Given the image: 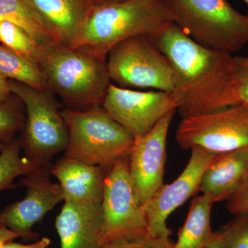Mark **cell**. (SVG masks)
Returning <instances> with one entry per match:
<instances>
[{
  "label": "cell",
  "instance_id": "603a6c76",
  "mask_svg": "<svg viewBox=\"0 0 248 248\" xmlns=\"http://www.w3.org/2000/svg\"><path fill=\"white\" fill-rule=\"evenodd\" d=\"M221 231L223 248H248V213L235 215Z\"/></svg>",
  "mask_w": 248,
  "mask_h": 248
},
{
  "label": "cell",
  "instance_id": "836d02e7",
  "mask_svg": "<svg viewBox=\"0 0 248 248\" xmlns=\"http://www.w3.org/2000/svg\"><path fill=\"white\" fill-rule=\"evenodd\" d=\"M244 1L248 5V0H244Z\"/></svg>",
  "mask_w": 248,
  "mask_h": 248
},
{
  "label": "cell",
  "instance_id": "1f68e13d",
  "mask_svg": "<svg viewBox=\"0 0 248 248\" xmlns=\"http://www.w3.org/2000/svg\"><path fill=\"white\" fill-rule=\"evenodd\" d=\"M125 1V0H91L93 6L94 5H101L112 4V3L120 2V1Z\"/></svg>",
  "mask_w": 248,
  "mask_h": 248
},
{
  "label": "cell",
  "instance_id": "7402d4cb",
  "mask_svg": "<svg viewBox=\"0 0 248 248\" xmlns=\"http://www.w3.org/2000/svg\"><path fill=\"white\" fill-rule=\"evenodd\" d=\"M0 42L18 55L37 63L40 46L16 24L6 21L0 22Z\"/></svg>",
  "mask_w": 248,
  "mask_h": 248
},
{
  "label": "cell",
  "instance_id": "d6a6232c",
  "mask_svg": "<svg viewBox=\"0 0 248 248\" xmlns=\"http://www.w3.org/2000/svg\"><path fill=\"white\" fill-rule=\"evenodd\" d=\"M4 226L3 225L2 216H1V213H0V227Z\"/></svg>",
  "mask_w": 248,
  "mask_h": 248
},
{
  "label": "cell",
  "instance_id": "44dd1931",
  "mask_svg": "<svg viewBox=\"0 0 248 248\" xmlns=\"http://www.w3.org/2000/svg\"><path fill=\"white\" fill-rule=\"evenodd\" d=\"M19 140L0 143V192L16 187L15 179L42 167L27 156H23Z\"/></svg>",
  "mask_w": 248,
  "mask_h": 248
},
{
  "label": "cell",
  "instance_id": "4fadbf2b",
  "mask_svg": "<svg viewBox=\"0 0 248 248\" xmlns=\"http://www.w3.org/2000/svg\"><path fill=\"white\" fill-rule=\"evenodd\" d=\"M51 167H41L24 176L17 186L27 187V195L1 213L4 226L22 237L33 239L37 236L32 232V227L64 201L61 186L50 178Z\"/></svg>",
  "mask_w": 248,
  "mask_h": 248
},
{
  "label": "cell",
  "instance_id": "ba28073f",
  "mask_svg": "<svg viewBox=\"0 0 248 248\" xmlns=\"http://www.w3.org/2000/svg\"><path fill=\"white\" fill-rule=\"evenodd\" d=\"M110 79L121 88L174 91L170 62L147 36L121 42L107 55Z\"/></svg>",
  "mask_w": 248,
  "mask_h": 248
},
{
  "label": "cell",
  "instance_id": "9a60e30c",
  "mask_svg": "<svg viewBox=\"0 0 248 248\" xmlns=\"http://www.w3.org/2000/svg\"><path fill=\"white\" fill-rule=\"evenodd\" d=\"M102 203L65 202L55 221L61 248H102Z\"/></svg>",
  "mask_w": 248,
  "mask_h": 248
},
{
  "label": "cell",
  "instance_id": "5bb4252c",
  "mask_svg": "<svg viewBox=\"0 0 248 248\" xmlns=\"http://www.w3.org/2000/svg\"><path fill=\"white\" fill-rule=\"evenodd\" d=\"M108 169L63 156L50 173L58 179L65 202L86 205L102 203Z\"/></svg>",
  "mask_w": 248,
  "mask_h": 248
},
{
  "label": "cell",
  "instance_id": "277c9868",
  "mask_svg": "<svg viewBox=\"0 0 248 248\" xmlns=\"http://www.w3.org/2000/svg\"><path fill=\"white\" fill-rule=\"evenodd\" d=\"M172 22L200 45L230 54L248 45V16L227 0H166Z\"/></svg>",
  "mask_w": 248,
  "mask_h": 248
},
{
  "label": "cell",
  "instance_id": "484cf974",
  "mask_svg": "<svg viewBox=\"0 0 248 248\" xmlns=\"http://www.w3.org/2000/svg\"><path fill=\"white\" fill-rule=\"evenodd\" d=\"M172 246L170 238H155L146 235L137 239L107 245L102 248H172Z\"/></svg>",
  "mask_w": 248,
  "mask_h": 248
},
{
  "label": "cell",
  "instance_id": "ffe728a7",
  "mask_svg": "<svg viewBox=\"0 0 248 248\" xmlns=\"http://www.w3.org/2000/svg\"><path fill=\"white\" fill-rule=\"evenodd\" d=\"M0 74L41 90H49L40 66L32 60L0 45ZM50 91V90H49Z\"/></svg>",
  "mask_w": 248,
  "mask_h": 248
},
{
  "label": "cell",
  "instance_id": "9c48e42d",
  "mask_svg": "<svg viewBox=\"0 0 248 248\" xmlns=\"http://www.w3.org/2000/svg\"><path fill=\"white\" fill-rule=\"evenodd\" d=\"M176 140L184 149L216 155L248 148V107L242 104L182 119Z\"/></svg>",
  "mask_w": 248,
  "mask_h": 248
},
{
  "label": "cell",
  "instance_id": "e0dca14e",
  "mask_svg": "<svg viewBox=\"0 0 248 248\" xmlns=\"http://www.w3.org/2000/svg\"><path fill=\"white\" fill-rule=\"evenodd\" d=\"M248 174V148L217 155L204 172L200 191L214 202L229 200Z\"/></svg>",
  "mask_w": 248,
  "mask_h": 248
},
{
  "label": "cell",
  "instance_id": "cb8c5ba5",
  "mask_svg": "<svg viewBox=\"0 0 248 248\" xmlns=\"http://www.w3.org/2000/svg\"><path fill=\"white\" fill-rule=\"evenodd\" d=\"M24 116L16 108L0 102V143L14 141L15 134L24 128Z\"/></svg>",
  "mask_w": 248,
  "mask_h": 248
},
{
  "label": "cell",
  "instance_id": "8992f818",
  "mask_svg": "<svg viewBox=\"0 0 248 248\" xmlns=\"http://www.w3.org/2000/svg\"><path fill=\"white\" fill-rule=\"evenodd\" d=\"M11 92L25 106L27 120L20 142L24 155L42 167H51L52 159L68 148L69 137L58 102L49 90L9 81Z\"/></svg>",
  "mask_w": 248,
  "mask_h": 248
},
{
  "label": "cell",
  "instance_id": "52a82bcc",
  "mask_svg": "<svg viewBox=\"0 0 248 248\" xmlns=\"http://www.w3.org/2000/svg\"><path fill=\"white\" fill-rule=\"evenodd\" d=\"M102 247L148 235L143 205L139 202L129 172L128 156L108 169L102 202Z\"/></svg>",
  "mask_w": 248,
  "mask_h": 248
},
{
  "label": "cell",
  "instance_id": "5b68a950",
  "mask_svg": "<svg viewBox=\"0 0 248 248\" xmlns=\"http://www.w3.org/2000/svg\"><path fill=\"white\" fill-rule=\"evenodd\" d=\"M62 114L69 137L64 157L110 169L128 156L135 139L102 107L66 108Z\"/></svg>",
  "mask_w": 248,
  "mask_h": 248
},
{
  "label": "cell",
  "instance_id": "4316f807",
  "mask_svg": "<svg viewBox=\"0 0 248 248\" xmlns=\"http://www.w3.org/2000/svg\"><path fill=\"white\" fill-rule=\"evenodd\" d=\"M228 209L234 215L248 213V174L239 190L228 200Z\"/></svg>",
  "mask_w": 248,
  "mask_h": 248
},
{
  "label": "cell",
  "instance_id": "7c38bea8",
  "mask_svg": "<svg viewBox=\"0 0 248 248\" xmlns=\"http://www.w3.org/2000/svg\"><path fill=\"white\" fill-rule=\"evenodd\" d=\"M176 111L163 117L146 135L135 139L129 153V172L141 205L164 184L166 142Z\"/></svg>",
  "mask_w": 248,
  "mask_h": 248
},
{
  "label": "cell",
  "instance_id": "30bf717a",
  "mask_svg": "<svg viewBox=\"0 0 248 248\" xmlns=\"http://www.w3.org/2000/svg\"><path fill=\"white\" fill-rule=\"evenodd\" d=\"M102 107L135 140L149 133L170 112L177 110L172 93L140 92L118 87L112 83Z\"/></svg>",
  "mask_w": 248,
  "mask_h": 248
},
{
  "label": "cell",
  "instance_id": "4dcf8cb0",
  "mask_svg": "<svg viewBox=\"0 0 248 248\" xmlns=\"http://www.w3.org/2000/svg\"><path fill=\"white\" fill-rule=\"evenodd\" d=\"M203 248H223V236L221 230L216 232L213 241Z\"/></svg>",
  "mask_w": 248,
  "mask_h": 248
},
{
  "label": "cell",
  "instance_id": "d4e9b609",
  "mask_svg": "<svg viewBox=\"0 0 248 248\" xmlns=\"http://www.w3.org/2000/svg\"><path fill=\"white\" fill-rule=\"evenodd\" d=\"M234 79L236 104L248 107V56L234 57Z\"/></svg>",
  "mask_w": 248,
  "mask_h": 248
},
{
  "label": "cell",
  "instance_id": "8fae6325",
  "mask_svg": "<svg viewBox=\"0 0 248 248\" xmlns=\"http://www.w3.org/2000/svg\"><path fill=\"white\" fill-rule=\"evenodd\" d=\"M217 155L201 148H192L190 159L180 175L170 184H164L142 205L148 223V235L170 238L172 231L167 226L168 218L200 191L204 172Z\"/></svg>",
  "mask_w": 248,
  "mask_h": 248
},
{
  "label": "cell",
  "instance_id": "6da1fadb",
  "mask_svg": "<svg viewBox=\"0 0 248 248\" xmlns=\"http://www.w3.org/2000/svg\"><path fill=\"white\" fill-rule=\"evenodd\" d=\"M148 37L170 62L182 119L236 105L232 54L200 45L174 22Z\"/></svg>",
  "mask_w": 248,
  "mask_h": 248
},
{
  "label": "cell",
  "instance_id": "2e32d148",
  "mask_svg": "<svg viewBox=\"0 0 248 248\" xmlns=\"http://www.w3.org/2000/svg\"><path fill=\"white\" fill-rule=\"evenodd\" d=\"M54 42L72 48L91 0H27Z\"/></svg>",
  "mask_w": 248,
  "mask_h": 248
},
{
  "label": "cell",
  "instance_id": "3957f363",
  "mask_svg": "<svg viewBox=\"0 0 248 248\" xmlns=\"http://www.w3.org/2000/svg\"><path fill=\"white\" fill-rule=\"evenodd\" d=\"M172 22L166 0H125L91 8L71 48H84L107 58L117 44L154 35Z\"/></svg>",
  "mask_w": 248,
  "mask_h": 248
},
{
  "label": "cell",
  "instance_id": "d6986e66",
  "mask_svg": "<svg viewBox=\"0 0 248 248\" xmlns=\"http://www.w3.org/2000/svg\"><path fill=\"white\" fill-rule=\"evenodd\" d=\"M1 21L20 27L40 46L54 42L27 0H0Z\"/></svg>",
  "mask_w": 248,
  "mask_h": 248
},
{
  "label": "cell",
  "instance_id": "f1b7e54d",
  "mask_svg": "<svg viewBox=\"0 0 248 248\" xmlns=\"http://www.w3.org/2000/svg\"><path fill=\"white\" fill-rule=\"evenodd\" d=\"M19 237H22V236L18 233L15 232L6 227H0V246L10 241H13Z\"/></svg>",
  "mask_w": 248,
  "mask_h": 248
},
{
  "label": "cell",
  "instance_id": "f546056e",
  "mask_svg": "<svg viewBox=\"0 0 248 248\" xmlns=\"http://www.w3.org/2000/svg\"><path fill=\"white\" fill-rule=\"evenodd\" d=\"M11 93L12 92L7 78L0 74V102H7Z\"/></svg>",
  "mask_w": 248,
  "mask_h": 248
},
{
  "label": "cell",
  "instance_id": "7a4b0ae2",
  "mask_svg": "<svg viewBox=\"0 0 248 248\" xmlns=\"http://www.w3.org/2000/svg\"><path fill=\"white\" fill-rule=\"evenodd\" d=\"M37 64L48 89L73 110L102 107L111 84L107 58L53 42L40 46Z\"/></svg>",
  "mask_w": 248,
  "mask_h": 248
},
{
  "label": "cell",
  "instance_id": "83f0119b",
  "mask_svg": "<svg viewBox=\"0 0 248 248\" xmlns=\"http://www.w3.org/2000/svg\"><path fill=\"white\" fill-rule=\"evenodd\" d=\"M50 244V240L45 237L32 244H20L10 241L0 246V248H47Z\"/></svg>",
  "mask_w": 248,
  "mask_h": 248
},
{
  "label": "cell",
  "instance_id": "ac0fdd59",
  "mask_svg": "<svg viewBox=\"0 0 248 248\" xmlns=\"http://www.w3.org/2000/svg\"><path fill=\"white\" fill-rule=\"evenodd\" d=\"M215 203L205 194L194 200L172 248H203L213 241L216 234L211 226L212 208Z\"/></svg>",
  "mask_w": 248,
  "mask_h": 248
}]
</instances>
